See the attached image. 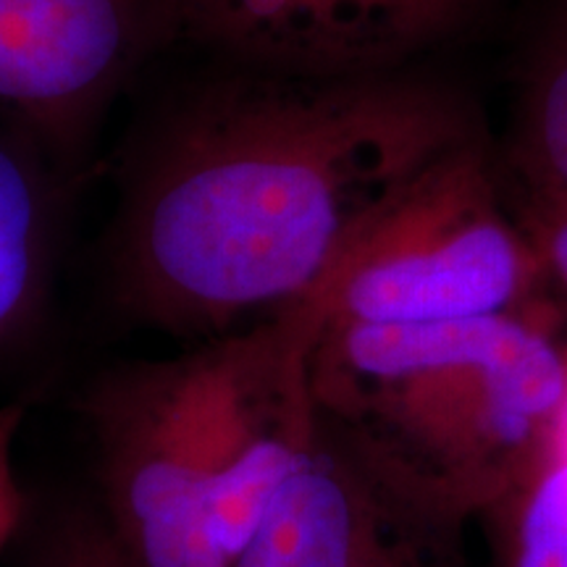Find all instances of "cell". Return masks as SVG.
Returning <instances> with one entry per match:
<instances>
[{
  "label": "cell",
  "instance_id": "1",
  "mask_svg": "<svg viewBox=\"0 0 567 567\" xmlns=\"http://www.w3.org/2000/svg\"><path fill=\"white\" fill-rule=\"evenodd\" d=\"M471 140L431 84L234 63L147 142L113 229V287L134 321L229 337L316 295L396 189Z\"/></svg>",
  "mask_w": 567,
  "mask_h": 567
},
{
  "label": "cell",
  "instance_id": "2",
  "mask_svg": "<svg viewBox=\"0 0 567 567\" xmlns=\"http://www.w3.org/2000/svg\"><path fill=\"white\" fill-rule=\"evenodd\" d=\"M323 423L442 505L496 509L547 452L567 350L544 316L329 321L310 347Z\"/></svg>",
  "mask_w": 567,
  "mask_h": 567
},
{
  "label": "cell",
  "instance_id": "3",
  "mask_svg": "<svg viewBox=\"0 0 567 567\" xmlns=\"http://www.w3.org/2000/svg\"><path fill=\"white\" fill-rule=\"evenodd\" d=\"M323 318L425 323L538 316L542 271L496 193L484 151L465 140L373 213L321 287Z\"/></svg>",
  "mask_w": 567,
  "mask_h": 567
},
{
  "label": "cell",
  "instance_id": "4",
  "mask_svg": "<svg viewBox=\"0 0 567 567\" xmlns=\"http://www.w3.org/2000/svg\"><path fill=\"white\" fill-rule=\"evenodd\" d=\"M95 444L101 513L147 567H195L218 457L216 339L124 365L82 402Z\"/></svg>",
  "mask_w": 567,
  "mask_h": 567
},
{
  "label": "cell",
  "instance_id": "5",
  "mask_svg": "<svg viewBox=\"0 0 567 567\" xmlns=\"http://www.w3.org/2000/svg\"><path fill=\"white\" fill-rule=\"evenodd\" d=\"M465 523L318 415L316 446L231 567H467Z\"/></svg>",
  "mask_w": 567,
  "mask_h": 567
},
{
  "label": "cell",
  "instance_id": "6",
  "mask_svg": "<svg viewBox=\"0 0 567 567\" xmlns=\"http://www.w3.org/2000/svg\"><path fill=\"white\" fill-rule=\"evenodd\" d=\"M174 34L176 0H0V126L71 151Z\"/></svg>",
  "mask_w": 567,
  "mask_h": 567
},
{
  "label": "cell",
  "instance_id": "7",
  "mask_svg": "<svg viewBox=\"0 0 567 567\" xmlns=\"http://www.w3.org/2000/svg\"><path fill=\"white\" fill-rule=\"evenodd\" d=\"M471 0H176L182 34L239 66L297 74L392 71Z\"/></svg>",
  "mask_w": 567,
  "mask_h": 567
},
{
  "label": "cell",
  "instance_id": "8",
  "mask_svg": "<svg viewBox=\"0 0 567 567\" xmlns=\"http://www.w3.org/2000/svg\"><path fill=\"white\" fill-rule=\"evenodd\" d=\"M59 187L45 153L0 126V358L38 331L51 297Z\"/></svg>",
  "mask_w": 567,
  "mask_h": 567
},
{
  "label": "cell",
  "instance_id": "9",
  "mask_svg": "<svg viewBox=\"0 0 567 567\" xmlns=\"http://www.w3.org/2000/svg\"><path fill=\"white\" fill-rule=\"evenodd\" d=\"M496 509H507L502 567H567V460L544 452Z\"/></svg>",
  "mask_w": 567,
  "mask_h": 567
},
{
  "label": "cell",
  "instance_id": "10",
  "mask_svg": "<svg viewBox=\"0 0 567 567\" xmlns=\"http://www.w3.org/2000/svg\"><path fill=\"white\" fill-rule=\"evenodd\" d=\"M528 184L567 193V45L538 71L526 118Z\"/></svg>",
  "mask_w": 567,
  "mask_h": 567
},
{
  "label": "cell",
  "instance_id": "11",
  "mask_svg": "<svg viewBox=\"0 0 567 567\" xmlns=\"http://www.w3.org/2000/svg\"><path fill=\"white\" fill-rule=\"evenodd\" d=\"M24 567H147L126 547L101 507H69L34 538Z\"/></svg>",
  "mask_w": 567,
  "mask_h": 567
},
{
  "label": "cell",
  "instance_id": "12",
  "mask_svg": "<svg viewBox=\"0 0 567 567\" xmlns=\"http://www.w3.org/2000/svg\"><path fill=\"white\" fill-rule=\"evenodd\" d=\"M517 221L536 252L544 305L557 297L567 308V193L528 184L526 210Z\"/></svg>",
  "mask_w": 567,
  "mask_h": 567
},
{
  "label": "cell",
  "instance_id": "13",
  "mask_svg": "<svg viewBox=\"0 0 567 567\" xmlns=\"http://www.w3.org/2000/svg\"><path fill=\"white\" fill-rule=\"evenodd\" d=\"M24 417V402L0 405V549L17 536L27 517V496L13 467V446H17Z\"/></svg>",
  "mask_w": 567,
  "mask_h": 567
}]
</instances>
